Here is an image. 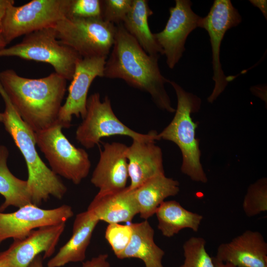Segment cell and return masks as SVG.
<instances>
[{"label": "cell", "mask_w": 267, "mask_h": 267, "mask_svg": "<svg viewBox=\"0 0 267 267\" xmlns=\"http://www.w3.org/2000/svg\"><path fill=\"white\" fill-rule=\"evenodd\" d=\"M114 43L106 59L104 77L120 79L129 86L150 94L159 109L174 113L165 84L170 80L161 73L160 56L147 54L122 23L116 25Z\"/></svg>", "instance_id": "1"}, {"label": "cell", "mask_w": 267, "mask_h": 267, "mask_svg": "<svg viewBox=\"0 0 267 267\" xmlns=\"http://www.w3.org/2000/svg\"><path fill=\"white\" fill-rule=\"evenodd\" d=\"M67 81L55 72L32 79L21 76L11 69L0 72V83L12 104L35 133L57 122Z\"/></svg>", "instance_id": "2"}, {"label": "cell", "mask_w": 267, "mask_h": 267, "mask_svg": "<svg viewBox=\"0 0 267 267\" xmlns=\"http://www.w3.org/2000/svg\"><path fill=\"white\" fill-rule=\"evenodd\" d=\"M0 95L5 107L2 123L25 161L32 204L39 207L50 196L61 199L67 192V187L40 158L36 147L35 132L18 115L0 83Z\"/></svg>", "instance_id": "3"}, {"label": "cell", "mask_w": 267, "mask_h": 267, "mask_svg": "<svg viewBox=\"0 0 267 267\" xmlns=\"http://www.w3.org/2000/svg\"><path fill=\"white\" fill-rule=\"evenodd\" d=\"M174 89L177 106L174 118L158 134L161 139L172 141L179 148L182 155L181 172L196 182L206 183L208 178L200 162L199 141L196 138L197 125L191 114L200 109L201 100L197 95L185 90L173 81L169 83Z\"/></svg>", "instance_id": "4"}, {"label": "cell", "mask_w": 267, "mask_h": 267, "mask_svg": "<svg viewBox=\"0 0 267 267\" xmlns=\"http://www.w3.org/2000/svg\"><path fill=\"white\" fill-rule=\"evenodd\" d=\"M17 57L48 63L55 73L67 81L72 80L76 64L82 58L60 42L53 26L25 35L20 42L0 49V57Z\"/></svg>", "instance_id": "5"}, {"label": "cell", "mask_w": 267, "mask_h": 267, "mask_svg": "<svg viewBox=\"0 0 267 267\" xmlns=\"http://www.w3.org/2000/svg\"><path fill=\"white\" fill-rule=\"evenodd\" d=\"M53 27L60 42L82 58L107 57L116 32V25L101 18L66 17Z\"/></svg>", "instance_id": "6"}, {"label": "cell", "mask_w": 267, "mask_h": 267, "mask_svg": "<svg viewBox=\"0 0 267 267\" xmlns=\"http://www.w3.org/2000/svg\"><path fill=\"white\" fill-rule=\"evenodd\" d=\"M114 135L141 141L160 140L155 131L145 134L129 128L116 116L107 96L102 101L98 92L91 94L88 97L86 114L77 128L76 140L86 148L91 149L98 144L102 138Z\"/></svg>", "instance_id": "7"}, {"label": "cell", "mask_w": 267, "mask_h": 267, "mask_svg": "<svg viewBox=\"0 0 267 267\" xmlns=\"http://www.w3.org/2000/svg\"><path fill=\"white\" fill-rule=\"evenodd\" d=\"M57 122L35 133L36 145L44 154L51 171L78 185L87 177L91 163L87 151L75 147L62 132Z\"/></svg>", "instance_id": "8"}, {"label": "cell", "mask_w": 267, "mask_h": 267, "mask_svg": "<svg viewBox=\"0 0 267 267\" xmlns=\"http://www.w3.org/2000/svg\"><path fill=\"white\" fill-rule=\"evenodd\" d=\"M70 0H32L23 5H11L6 10L1 28L7 45L32 32L53 26L67 17Z\"/></svg>", "instance_id": "9"}, {"label": "cell", "mask_w": 267, "mask_h": 267, "mask_svg": "<svg viewBox=\"0 0 267 267\" xmlns=\"http://www.w3.org/2000/svg\"><path fill=\"white\" fill-rule=\"evenodd\" d=\"M242 17L230 0H215L207 15L202 17L199 27L208 33L212 52L213 90L208 97L213 103L223 92L228 83L233 79L226 76L222 69L220 53L222 41L227 30L238 26Z\"/></svg>", "instance_id": "10"}, {"label": "cell", "mask_w": 267, "mask_h": 267, "mask_svg": "<svg viewBox=\"0 0 267 267\" xmlns=\"http://www.w3.org/2000/svg\"><path fill=\"white\" fill-rule=\"evenodd\" d=\"M73 215L71 207L67 205L44 209L31 204L12 213L0 212V244L8 238L23 239L40 227L66 223Z\"/></svg>", "instance_id": "11"}, {"label": "cell", "mask_w": 267, "mask_h": 267, "mask_svg": "<svg viewBox=\"0 0 267 267\" xmlns=\"http://www.w3.org/2000/svg\"><path fill=\"white\" fill-rule=\"evenodd\" d=\"M192 4L190 0H176L175 6L169 8L170 16L164 28L158 33H153L171 69L182 57L189 35L199 27L202 17L192 10Z\"/></svg>", "instance_id": "12"}, {"label": "cell", "mask_w": 267, "mask_h": 267, "mask_svg": "<svg viewBox=\"0 0 267 267\" xmlns=\"http://www.w3.org/2000/svg\"><path fill=\"white\" fill-rule=\"evenodd\" d=\"M106 57L81 58L76 64L74 73L68 89L65 102L60 109L57 122L63 128L71 126L73 116L85 117L87 112L88 93L96 77H104Z\"/></svg>", "instance_id": "13"}, {"label": "cell", "mask_w": 267, "mask_h": 267, "mask_svg": "<svg viewBox=\"0 0 267 267\" xmlns=\"http://www.w3.org/2000/svg\"><path fill=\"white\" fill-rule=\"evenodd\" d=\"M66 223L35 229L25 238L14 240L9 247L0 252V264L4 267H28L39 254L43 259L51 257L63 232Z\"/></svg>", "instance_id": "14"}, {"label": "cell", "mask_w": 267, "mask_h": 267, "mask_svg": "<svg viewBox=\"0 0 267 267\" xmlns=\"http://www.w3.org/2000/svg\"><path fill=\"white\" fill-rule=\"evenodd\" d=\"M127 147L117 142L104 144L90 179L91 183L99 189L98 192L117 191L127 187L129 178Z\"/></svg>", "instance_id": "15"}, {"label": "cell", "mask_w": 267, "mask_h": 267, "mask_svg": "<svg viewBox=\"0 0 267 267\" xmlns=\"http://www.w3.org/2000/svg\"><path fill=\"white\" fill-rule=\"evenodd\" d=\"M215 257L236 267H267V243L261 232L247 230L221 244Z\"/></svg>", "instance_id": "16"}, {"label": "cell", "mask_w": 267, "mask_h": 267, "mask_svg": "<svg viewBox=\"0 0 267 267\" xmlns=\"http://www.w3.org/2000/svg\"><path fill=\"white\" fill-rule=\"evenodd\" d=\"M126 154L131 189H135L155 176L165 174L162 149L155 141L133 140Z\"/></svg>", "instance_id": "17"}, {"label": "cell", "mask_w": 267, "mask_h": 267, "mask_svg": "<svg viewBox=\"0 0 267 267\" xmlns=\"http://www.w3.org/2000/svg\"><path fill=\"white\" fill-rule=\"evenodd\" d=\"M87 210L99 222L109 224L131 221L139 213L134 190L129 186L117 191L98 192Z\"/></svg>", "instance_id": "18"}, {"label": "cell", "mask_w": 267, "mask_h": 267, "mask_svg": "<svg viewBox=\"0 0 267 267\" xmlns=\"http://www.w3.org/2000/svg\"><path fill=\"white\" fill-rule=\"evenodd\" d=\"M99 221L87 210L77 215L69 240L47 263L46 267H61L71 262H83L86 258L93 231Z\"/></svg>", "instance_id": "19"}, {"label": "cell", "mask_w": 267, "mask_h": 267, "mask_svg": "<svg viewBox=\"0 0 267 267\" xmlns=\"http://www.w3.org/2000/svg\"><path fill=\"white\" fill-rule=\"evenodd\" d=\"M179 182L164 174L155 176L134 189V195L142 219L152 217L167 198L177 195Z\"/></svg>", "instance_id": "20"}, {"label": "cell", "mask_w": 267, "mask_h": 267, "mask_svg": "<svg viewBox=\"0 0 267 267\" xmlns=\"http://www.w3.org/2000/svg\"><path fill=\"white\" fill-rule=\"evenodd\" d=\"M132 235L130 241L118 259L137 258L142 260L145 267H164V251L154 240V230L147 220L131 224Z\"/></svg>", "instance_id": "21"}, {"label": "cell", "mask_w": 267, "mask_h": 267, "mask_svg": "<svg viewBox=\"0 0 267 267\" xmlns=\"http://www.w3.org/2000/svg\"><path fill=\"white\" fill-rule=\"evenodd\" d=\"M153 14L147 0H133L130 11L122 24L147 54L160 56L163 55V51L155 40L148 25V17Z\"/></svg>", "instance_id": "22"}, {"label": "cell", "mask_w": 267, "mask_h": 267, "mask_svg": "<svg viewBox=\"0 0 267 267\" xmlns=\"http://www.w3.org/2000/svg\"><path fill=\"white\" fill-rule=\"evenodd\" d=\"M155 214L158 229L167 237H171L184 228L197 232L203 218L201 215L184 208L175 200L164 201Z\"/></svg>", "instance_id": "23"}, {"label": "cell", "mask_w": 267, "mask_h": 267, "mask_svg": "<svg viewBox=\"0 0 267 267\" xmlns=\"http://www.w3.org/2000/svg\"><path fill=\"white\" fill-rule=\"evenodd\" d=\"M9 151L4 145H0V194L4 198L0 206V212L9 206L20 208L32 204L27 180L15 177L7 166Z\"/></svg>", "instance_id": "24"}, {"label": "cell", "mask_w": 267, "mask_h": 267, "mask_svg": "<svg viewBox=\"0 0 267 267\" xmlns=\"http://www.w3.org/2000/svg\"><path fill=\"white\" fill-rule=\"evenodd\" d=\"M206 240L201 237L193 236L183 245L184 260L179 267H214L213 257L206 250Z\"/></svg>", "instance_id": "25"}, {"label": "cell", "mask_w": 267, "mask_h": 267, "mask_svg": "<svg viewBox=\"0 0 267 267\" xmlns=\"http://www.w3.org/2000/svg\"><path fill=\"white\" fill-rule=\"evenodd\" d=\"M243 210L248 217L267 211V178H262L249 185L244 198Z\"/></svg>", "instance_id": "26"}, {"label": "cell", "mask_w": 267, "mask_h": 267, "mask_svg": "<svg viewBox=\"0 0 267 267\" xmlns=\"http://www.w3.org/2000/svg\"><path fill=\"white\" fill-rule=\"evenodd\" d=\"M132 235L131 225L111 223L107 226L105 237L117 258L128 246Z\"/></svg>", "instance_id": "27"}, {"label": "cell", "mask_w": 267, "mask_h": 267, "mask_svg": "<svg viewBox=\"0 0 267 267\" xmlns=\"http://www.w3.org/2000/svg\"><path fill=\"white\" fill-rule=\"evenodd\" d=\"M101 18L105 22L117 25L123 23L130 11L133 0H102Z\"/></svg>", "instance_id": "28"}, {"label": "cell", "mask_w": 267, "mask_h": 267, "mask_svg": "<svg viewBox=\"0 0 267 267\" xmlns=\"http://www.w3.org/2000/svg\"><path fill=\"white\" fill-rule=\"evenodd\" d=\"M67 17L83 18H101V1L70 0Z\"/></svg>", "instance_id": "29"}, {"label": "cell", "mask_w": 267, "mask_h": 267, "mask_svg": "<svg viewBox=\"0 0 267 267\" xmlns=\"http://www.w3.org/2000/svg\"><path fill=\"white\" fill-rule=\"evenodd\" d=\"M106 254H100L83 263V267H110Z\"/></svg>", "instance_id": "30"}, {"label": "cell", "mask_w": 267, "mask_h": 267, "mask_svg": "<svg viewBox=\"0 0 267 267\" xmlns=\"http://www.w3.org/2000/svg\"><path fill=\"white\" fill-rule=\"evenodd\" d=\"M15 3L13 0H0V32L1 33V28L2 23L5 16L6 11L8 7L14 5Z\"/></svg>", "instance_id": "31"}, {"label": "cell", "mask_w": 267, "mask_h": 267, "mask_svg": "<svg viewBox=\"0 0 267 267\" xmlns=\"http://www.w3.org/2000/svg\"><path fill=\"white\" fill-rule=\"evenodd\" d=\"M249 1L254 6L257 7L262 12L267 19V1L266 0H250Z\"/></svg>", "instance_id": "32"}, {"label": "cell", "mask_w": 267, "mask_h": 267, "mask_svg": "<svg viewBox=\"0 0 267 267\" xmlns=\"http://www.w3.org/2000/svg\"><path fill=\"white\" fill-rule=\"evenodd\" d=\"M43 256L39 254L33 260L28 267H44L43 265Z\"/></svg>", "instance_id": "33"}, {"label": "cell", "mask_w": 267, "mask_h": 267, "mask_svg": "<svg viewBox=\"0 0 267 267\" xmlns=\"http://www.w3.org/2000/svg\"><path fill=\"white\" fill-rule=\"evenodd\" d=\"M214 264V267H236L231 264L228 263H224L218 260L215 257H213Z\"/></svg>", "instance_id": "34"}, {"label": "cell", "mask_w": 267, "mask_h": 267, "mask_svg": "<svg viewBox=\"0 0 267 267\" xmlns=\"http://www.w3.org/2000/svg\"><path fill=\"white\" fill-rule=\"evenodd\" d=\"M7 44L4 42L1 33L0 32V50L6 47Z\"/></svg>", "instance_id": "35"}, {"label": "cell", "mask_w": 267, "mask_h": 267, "mask_svg": "<svg viewBox=\"0 0 267 267\" xmlns=\"http://www.w3.org/2000/svg\"><path fill=\"white\" fill-rule=\"evenodd\" d=\"M3 120V113L0 112V122H2Z\"/></svg>", "instance_id": "36"}, {"label": "cell", "mask_w": 267, "mask_h": 267, "mask_svg": "<svg viewBox=\"0 0 267 267\" xmlns=\"http://www.w3.org/2000/svg\"><path fill=\"white\" fill-rule=\"evenodd\" d=\"M0 267H4L3 266H2L0 264Z\"/></svg>", "instance_id": "37"}]
</instances>
